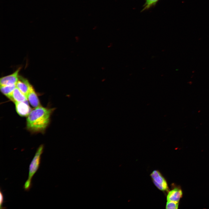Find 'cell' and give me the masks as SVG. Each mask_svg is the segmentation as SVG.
<instances>
[{
	"label": "cell",
	"instance_id": "6da1fadb",
	"mask_svg": "<svg viewBox=\"0 0 209 209\" xmlns=\"http://www.w3.org/2000/svg\"><path fill=\"white\" fill-rule=\"evenodd\" d=\"M53 110V109L41 106L35 108L27 116V129L32 133L44 132L49 124Z\"/></svg>",
	"mask_w": 209,
	"mask_h": 209
},
{
	"label": "cell",
	"instance_id": "7a4b0ae2",
	"mask_svg": "<svg viewBox=\"0 0 209 209\" xmlns=\"http://www.w3.org/2000/svg\"><path fill=\"white\" fill-rule=\"evenodd\" d=\"M44 149L43 145L39 146L30 165L28 178L23 186V188L25 191H29L32 186V180L40 166L41 155L43 152Z\"/></svg>",
	"mask_w": 209,
	"mask_h": 209
},
{
	"label": "cell",
	"instance_id": "3957f363",
	"mask_svg": "<svg viewBox=\"0 0 209 209\" xmlns=\"http://www.w3.org/2000/svg\"><path fill=\"white\" fill-rule=\"evenodd\" d=\"M150 175L154 183L159 189L164 191L168 190L167 183L159 172L154 170Z\"/></svg>",
	"mask_w": 209,
	"mask_h": 209
},
{
	"label": "cell",
	"instance_id": "277c9868",
	"mask_svg": "<svg viewBox=\"0 0 209 209\" xmlns=\"http://www.w3.org/2000/svg\"><path fill=\"white\" fill-rule=\"evenodd\" d=\"M21 69L19 67L12 74L1 78L0 86L16 85L19 79V73Z\"/></svg>",
	"mask_w": 209,
	"mask_h": 209
},
{
	"label": "cell",
	"instance_id": "5b68a950",
	"mask_svg": "<svg viewBox=\"0 0 209 209\" xmlns=\"http://www.w3.org/2000/svg\"><path fill=\"white\" fill-rule=\"evenodd\" d=\"M15 103L16 111L20 116H28L32 110L28 102H15Z\"/></svg>",
	"mask_w": 209,
	"mask_h": 209
},
{
	"label": "cell",
	"instance_id": "8992f818",
	"mask_svg": "<svg viewBox=\"0 0 209 209\" xmlns=\"http://www.w3.org/2000/svg\"><path fill=\"white\" fill-rule=\"evenodd\" d=\"M16 85V87L26 96L31 88L32 87L27 79L20 76H19L18 80Z\"/></svg>",
	"mask_w": 209,
	"mask_h": 209
},
{
	"label": "cell",
	"instance_id": "52a82bcc",
	"mask_svg": "<svg viewBox=\"0 0 209 209\" xmlns=\"http://www.w3.org/2000/svg\"><path fill=\"white\" fill-rule=\"evenodd\" d=\"M14 103L19 102H28L26 95L21 92L16 87L8 98Z\"/></svg>",
	"mask_w": 209,
	"mask_h": 209
},
{
	"label": "cell",
	"instance_id": "ba28073f",
	"mask_svg": "<svg viewBox=\"0 0 209 209\" xmlns=\"http://www.w3.org/2000/svg\"><path fill=\"white\" fill-rule=\"evenodd\" d=\"M28 101L31 105L34 108L41 106L39 99L32 87L27 95Z\"/></svg>",
	"mask_w": 209,
	"mask_h": 209
},
{
	"label": "cell",
	"instance_id": "9c48e42d",
	"mask_svg": "<svg viewBox=\"0 0 209 209\" xmlns=\"http://www.w3.org/2000/svg\"><path fill=\"white\" fill-rule=\"evenodd\" d=\"M182 195V192L181 190L175 188L170 191L167 196V201L179 202Z\"/></svg>",
	"mask_w": 209,
	"mask_h": 209
},
{
	"label": "cell",
	"instance_id": "30bf717a",
	"mask_svg": "<svg viewBox=\"0 0 209 209\" xmlns=\"http://www.w3.org/2000/svg\"><path fill=\"white\" fill-rule=\"evenodd\" d=\"M16 87L15 84L0 86V90L2 93L9 98Z\"/></svg>",
	"mask_w": 209,
	"mask_h": 209
},
{
	"label": "cell",
	"instance_id": "8fae6325",
	"mask_svg": "<svg viewBox=\"0 0 209 209\" xmlns=\"http://www.w3.org/2000/svg\"><path fill=\"white\" fill-rule=\"evenodd\" d=\"M159 0H145V2L143 6V8L141 11L147 10L155 6Z\"/></svg>",
	"mask_w": 209,
	"mask_h": 209
},
{
	"label": "cell",
	"instance_id": "7c38bea8",
	"mask_svg": "<svg viewBox=\"0 0 209 209\" xmlns=\"http://www.w3.org/2000/svg\"><path fill=\"white\" fill-rule=\"evenodd\" d=\"M179 202L167 201L166 203V209H178Z\"/></svg>",
	"mask_w": 209,
	"mask_h": 209
},
{
	"label": "cell",
	"instance_id": "4fadbf2b",
	"mask_svg": "<svg viewBox=\"0 0 209 209\" xmlns=\"http://www.w3.org/2000/svg\"><path fill=\"white\" fill-rule=\"evenodd\" d=\"M0 207L1 209H3L6 208L3 206V205L4 202V197L3 192L1 190L0 192Z\"/></svg>",
	"mask_w": 209,
	"mask_h": 209
}]
</instances>
